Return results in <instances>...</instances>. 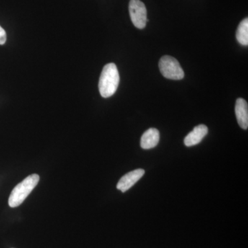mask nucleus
Returning a JSON list of instances; mask_svg holds the SVG:
<instances>
[{
	"label": "nucleus",
	"mask_w": 248,
	"mask_h": 248,
	"mask_svg": "<svg viewBox=\"0 0 248 248\" xmlns=\"http://www.w3.org/2000/svg\"><path fill=\"white\" fill-rule=\"evenodd\" d=\"M120 84V74L115 63H108L103 68L99 81V91L104 98L115 94Z\"/></svg>",
	"instance_id": "nucleus-1"
},
{
	"label": "nucleus",
	"mask_w": 248,
	"mask_h": 248,
	"mask_svg": "<svg viewBox=\"0 0 248 248\" xmlns=\"http://www.w3.org/2000/svg\"><path fill=\"white\" fill-rule=\"evenodd\" d=\"M40 181L38 174H33L29 176L17 184L11 192L9 199V205L11 208L19 206L30 195Z\"/></svg>",
	"instance_id": "nucleus-2"
},
{
	"label": "nucleus",
	"mask_w": 248,
	"mask_h": 248,
	"mask_svg": "<svg viewBox=\"0 0 248 248\" xmlns=\"http://www.w3.org/2000/svg\"><path fill=\"white\" fill-rule=\"evenodd\" d=\"M159 67L161 74L169 79L180 80L184 78V70L175 58L165 55L160 60Z\"/></svg>",
	"instance_id": "nucleus-3"
},
{
	"label": "nucleus",
	"mask_w": 248,
	"mask_h": 248,
	"mask_svg": "<svg viewBox=\"0 0 248 248\" xmlns=\"http://www.w3.org/2000/svg\"><path fill=\"white\" fill-rule=\"evenodd\" d=\"M129 13L134 26L138 29H143L146 27L147 10L145 4L140 0H130L129 3Z\"/></svg>",
	"instance_id": "nucleus-4"
},
{
	"label": "nucleus",
	"mask_w": 248,
	"mask_h": 248,
	"mask_svg": "<svg viewBox=\"0 0 248 248\" xmlns=\"http://www.w3.org/2000/svg\"><path fill=\"white\" fill-rule=\"evenodd\" d=\"M144 174L145 170L143 169H137L127 173L119 181L117 188L122 192H126L141 179Z\"/></svg>",
	"instance_id": "nucleus-5"
},
{
	"label": "nucleus",
	"mask_w": 248,
	"mask_h": 248,
	"mask_svg": "<svg viewBox=\"0 0 248 248\" xmlns=\"http://www.w3.org/2000/svg\"><path fill=\"white\" fill-rule=\"evenodd\" d=\"M208 127L203 124L195 127L186 138L184 139V144L187 147H191L199 144L203 138L208 135Z\"/></svg>",
	"instance_id": "nucleus-6"
},
{
	"label": "nucleus",
	"mask_w": 248,
	"mask_h": 248,
	"mask_svg": "<svg viewBox=\"0 0 248 248\" xmlns=\"http://www.w3.org/2000/svg\"><path fill=\"white\" fill-rule=\"evenodd\" d=\"M235 113L238 124L241 128L247 130L248 128V105L243 98H239L235 106Z\"/></svg>",
	"instance_id": "nucleus-7"
},
{
	"label": "nucleus",
	"mask_w": 248,
	"mask_h": 248,
	"mask_svg": "<svg viewBox=\"0 0 248 248\" xmlns=\"http://www.w3.org/2000/svg\"><path fill=\"white\" fill-rule=\"evenodd\" d=\"M159 141V130L156 128H150L142 135L140 145L143 149H151L157 146Z\"/></svg>",
	"instance_id": "nucleus-8"
},
{
	"label": "nucleus",
	"mask_w": 248,
	"mask_h": 248,
	"mask_svg": "<svg viewBox=\"0 0 248 248\" xmlns=\"http://www.w3.org/2000/svg\"><path fill=\"white\" fill-rule=\"evenodd\" d=\"M236 39L240 45H248V19L246 18L240 23L236 31Z\"/></svg>",
	"instance_id": "nucleus-9"
},
{
	"label": "nucleus",
	"mask_w": 248,
	"mask_h": 248,
	"mask_svg": "<svg viewBox=\"0 0 248 248\" xmlns=\"http://www.w3.org/2000/svg\"><path fill=\"white\" fill-rule=\"evenodd\" d=\"M6 42V33L4 29L0 26V45H4Z\"/></svg>",
	"instance_id": "nucleus-10"
}]
</instances>
